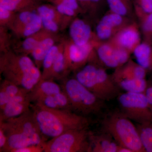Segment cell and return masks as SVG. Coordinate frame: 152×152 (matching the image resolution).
I'll return each mask as SVG.
<instances>
[{
  "mask_svg": "<svg viewBox=\"0 0 152 152\" xmlns=\"http://www.w3.org/2000/svg\"><path fill=\"white\" fill-rule=\"evenodd\" d=\"M31 108L38 127L46 138L72 130L88 129L89 125L86 117L69 110L49 108L37 103Z\"/></svg>",
  "mask_w": 152,
  "mask_h": 152,
  "instance_id": "obj_1",
  "label": "cell"
},
{
  "mask_svg": "<svg viewBox=\"0 0 152 152\" xmlns=\"http://www.w3.org/2000/svg\"><path fill=\"white\" fill-rule=\"evenodd\" d=\"M0 127L7 137V145L3 152H13L31 145H44L47 141L35 121L31 108L19 116L0 121Z\"/></svg>",
  "mask_w": 152,
  "mask_h": 152,
  "instance_id": "obj_2",
  "label": "cell"
},
{
  "mask_svg": "<svg viewBox=\"0 0 152 152\" xmlns=\"http://www.w3.org/2000/svg\"><path fill=\"white\" fill-rule=\"evenodd\" d=\"M0 71L4 79L29 92L42 78L40 69L27 55L8 50L1 56Z\"/></svg>",
  "mask_w": 152,
  "mask_h": 152,
  "instance_id": "obj_3",
  "label": "cell"
},
{
  "mask_svg": "<svg viewBox=\"0 0 152 152\" xmlns=\"http://www.w3.org/2000/svg\"><path fill=\"white\" fill-rule=\"evenodd\" d=\"M98 97L105 102L118 96L121 89L100 64L90 62L76 72L75 77Z\"/></svg>",
  "mask_w": 152,
  "mask_h": 152,
  "instance_id": "obj_4",
  "label": "cell"
},
{
  "mask_svg": "<svg viewBox=\"0 0 152 152\" xmlns=\"http://www.w3.org/2000/svg\"><path fill=\"white\" fill-rule=\"evenodd\" d=\"M102 125V132L110 135L120 146L128 148L133 152H146L137 127L121 112L107 115Z\"/></svg>",
  "mask_w": 152,
  "mask_h": 152,
  "instance_id": "obj_5",
  "label": "cell"
},
{
  "mask_svg": "<svg viewBox=\"0 0 152 152\" xmlns=\"http://www.w3.org/2000/svg\"><path fill=\"white\" fill-rule=\"evenodd\" d=\"M61 84L69 99L72 110L86 117L100 113L104 107V101L82 85L77 79H64Z\"/></svg>",
  "mask_w": 152,
  "mask_h": 152,
  "instance_id": "obj_6",
  "label": "cell"
},
{
  "mask_svg": "<svg viewBox=\"0 0 152 152\" xmlns=\"http://www.w3.org/2000/svg\"><path fill=\"white\" fill-rule=\"evenodd\" d=\"M90 134L87 129L67 131L47 141L44 152H90Z\"/></svg>",
  "mask_w": 152,
  "mask_h": 152,
  "instance_id": "obj_7",
  "label": "cell"
},
{
  "mask_svg": "<svg viewBox=\"0 0 152 152\" xmlns=\"http://www.w3.org/2000/svg\"><path fill=\"white\" fill-rule=\"evenodd\" d=\"M118 97L120 112L138 124L152 123V111L145 94L126 92Z\"/></svg>",
  "mask_w": 152,
  "mask_h": 152,
  "instance_id": "obj_8",
  "label": "cell"
},
{
  "mask_svg": "<svg viewBox=\"0 0 152 152\" xmlns=\"http://www.w3.org/2000/svg\"><path fill=\"white\" fill-rule=\"evenodd\" d=\"M98 41L80 46L72 41L65 42L64 57L66 72L70 71L77 72L92 61L96 58L95 47Z\"/></svg>",
  "mask_w": 152,
  "mask_h": 152,
  "instance_id": "obj_9",
  "label": "cell"
},
{
  "mask_svg": "<svg viewBox=\"0 0 152 152\" xmlns=\"http://www.w3.org/2000/svg\"><path fill=\"white\" fill-rule=\"evenodd\" d=\"M96 58L101 65L116 69L130 59L131 54L126 50L115 46L108 42H97L95 47Z\"/></svg>",
  "mask_w": 152,
  "mask_h": 152,
  "instance_id": "obj_10",
  "label": "cell"
},
{
  "mask_svg": "<svg viewBox=\"0 0 152 152\" xmlns=\"http://www.w3.org/2000/svg\"><path fill=\"white\" fill-rule=\"evenodd\" d=\"M131 22L129 18L110 11L101 18L96 26V37L101 42L108 41Z\"/></svg>",
  "mask_w": 152,
  "mask_h": 152,
  "instance_id": "obj_11",
  "label": "cell"
},
{
  "mask_svg": "<svg viewBox=\"0 0 152 152\" xmlns=\"http://www.w3.org/2000/svg\"><path fill=\"white\" fill-rule=\"evenodd\" d=\"M139 25L131 22L122 28L110 40L107 41L115 46L132 53L136 47L141 43Z\"/></svg>",
  "mask_w": 152,
  "mask_h": 152,
  "instance_id": "obj_12",
  "label": "cell"
},
{
  "mask_svg": "<svg viewBox=\"0 0 152 152\" xmlns=\"http://www.w3.org/2000/svg\"><path fill=\"white\" fill-rule=\"evenodd\" d=\"M29 92L16 96L6 104L2 108L0 109V121L15 118L29 110L31 109L32 103Z\"/></svg>",
  "mask_w": 152,
  "mask_h": 152,
  "instance_id": "obj_13",
  "label": "cell"
},
{
  "mask_svg": "<svg viewBox=\"0 0 152 152\" xmlns=\"http://www.w3.org/2000/svg\"><path fill=\"white\" fill-rule=\"evenodd\" d=\"M69 33L71 40L78 45H84L98 40L95 33H93L91 26L83 19L78 18L74 19L71 23Z\"/></svg>",
  "mask_w": 152,
  "mask_h": 152,
  "instance_id": "obj_14",
  "label": "cell"
},
{
  "mask_svg": "<svg viewBox=\"0 0 152 152\" xmlns=\"http://www.w3.org/2000/svg\"><path fill=\"white\" fill-rule=\"evenodd\" d=\"M148 72L130 59L126 64L115 69L111 75L114 81L124 79H145Z\"/></svg>",
  "mask_w": 152,
  "mask_h": 152,
  "instance_id": "obj_15",
  "label": "cell"
},
{
  "mask_svg": "<svg viewBox=\"0 0 152 152\" xmlns=\"http://www.w3.org/2000/svg\"><path fill=\"white\" fill-rule=\"evenodd\" d=\"M90 152H118L120 146L108 133L90 134Z\"/></svg>",
  "mask_w": 152,
  "mask_h": 152,
  "instance_id": "obj_16",
  "label": "cell"
},
{
  "mask_svg": "<svg viewBox=\"0 0 152 152\" xmlns=\"http://www.w3.org/2000/svg\"><path fill=\"white\" fill-rule=\"evenodd\" d=\"M62 91L61 86L53 80L41 79L30 92L29 95L32 102L34 103L43 98L58 94Z\"/></svg>",
  "mask_w": 152,
  "mask_h": 152,
  "instance_id": "obj_17",
  "label": "cell"
},
{
  "mask_svg": "<svg viewBox=\"0 0 152 152\" xmlns=\"http://www.w3.org/2000/svg\"><path fill=\"white\" fill-rule=\"evenodd\" d=\"M132 53L136 61L148 72H152V45L141 42Z\"/></svg>",
  "mask_w": 152,
  "mask_h": 152,
  "instance_id": "obj_18",
  "label": "cell"
},
{
  "mask_svg": "<svg viewBox=\"0 0 152 152\" xmlns=\"http://www.w3.org/2000/svg\"><path fill=\"white\" fill-rule=\"evenodd\" d=\"M27 92L29 91L4 79L0 86V109L15 97Z\"/></svg>",
  "mask_w": 152,
  "mask_h": 152,
  "instance_id": "obj_19",
  "label": "cell"
},
{
  "mask_svg": "<svg viewBox=\"0 0 152 152\" xmlns=\"http://www.w3.org/2000/svg\"><path fill=\"white\" fill-rule=\"evenodd\" d=\"M34 103L39 104L49 108L72 111L69 99L63 91L58 94L43 98Z\"/></svg>",
  "mask_w": 152,
  "mask_h": 152,
  "instance_id": "obj_20",
  "label": "cell"
},
{
  "mask_svg": "<svg viewBox=\"0 0 152 152\" xmlns=\"http://www.w3.org/2000/svg\"><path fill=\"white\" fill-rule=\"evenodd\" d=\"M44 0H0V7L16 13L36 10Z\"/></svg>",
  "mask_w": 152,
  "mask_h": 152,
  "instance_id": "obj_21",
  "label": "cell"
},
{
  "mask_svg": "<svg viewBox=\"0 0 152 152\" xmlns=\"http://www.w3.org/2000/svg\"><path fill=\"white\" fill-rule=\"evenodd\" d=\"M53 35V34L41 41L31 53L35 64L39 69L42 66L43 62L47 53L55 45L56 38Z\"/></svg>",
  "mask_w": 152,
  "mask_h": 152,
  "instance_id": "obj_22",
  "label": "cell"
},
{
  "mask_svg": "<svg viewBox=\"0 0 152 152\" xmlns=\"http://www.w3.org/2000/svg\"><path fill=\"white\" fill-rule=\"evenodd\" d=\"M110 10L130 19L135 13L134 6L132 0H105Z\"/></svg>",
  "mask_w": 152,
  "mask_h": 152,
  "instance_id": "obj_23",
  "label": "cell"
},
{
  "mask_svg": "<svg viewBox=\"0 0 152 152\" xmlns=\"http://www.w3.org/2000/svg\"><path fill=\"white\" fill-rule=\"evenodd\" d=\"M53 34H54L42 28L34 34L25 38L19 49L20 53L22 54H31L33 50L41 41Z\"/></svg>",
  "mask_w": 152,
  "mask_h": 152,
  "instance_id": "obj_24",
  "label": "cell"
},
{
  "mask_svg": "<svg viewBox=\"0 0 152 152\" xmlns=\"http://www.w3.org/2000/svg\"><path fill=\"white\" fill-rule=\"evenodd\" d=\"M121 90L126 92L145 94L148 83L145 79H124L115 81Z\"/></svg>",
  "mask_w": 152,
  "mask_h": 152,
  "instance_id": "obj_25",
  "label": "cell"
},
{
  "mask_svg": "<svg viewBox=\"0 0 152 152\" xmlns=\"http://www.w3.org/2000/svg\"><path fill=\"white\" fill-rule=\"evenodd\" d=\"M64 44L63 42L59 52L55 60L49 75V80H60L65 78L66 72L65 69L64 57Z\"/></svg>",
  "mask_w": 152,
  "mask_h": 152,
  "instance_id": "obj_26",
  "label": "cell"
},
{
  "mask_svg": "<svg viewBox=\"0 0 152 152\" xmlns=\"http://www.w3.org/2000/svg\"><path fill=\"white\" fill-rule=\"evenodd\" d=\"M134 10L140 20L144 42L152 45V12L146 14L137 10Z\"/></svg>",
  "mask_w": 152,
  "mask_h": 152,
  "instance_id": "obj_27",
  "label": "cell"
},
{
  "mask_svg": "<svg viewBox=\"0 0 152 152\" xmlns=\"http://www.w3.org/2000/svg\"><path fill=\"white\" fill-rule=\"evenodd\" d=\"M38 15L42 19L54 21L61 26L64 17L60 13L53 5L42 4L36 9Z\"/></svg>",
  "mask_w": 152,
  "mask_h": 152,
  "instance_id": "obj_28",
  "label": "cell"
},
{
  "mask_svg": "<svg viewBox=\"0 0 152 152\" xmlns=\"http://www.w3.org/2000/svg\"><path fill=\"white\" fill-rule=\"evenodd\" d=\"M39 15L36 10H29L17 13L15 20L10 28L15 31L32 21Z\"/></svg>",
  "mask_w": 152,
  "mask_h": 152,
  "instance_id": "obj_29",
  "label": "cell"
},
{
  "mask_svg": "<svg viewBox=\"0 0 152 152\" xmlns=\"http://www.w3.org/2000/svg\"><path fill=\"white\" fill-rule=\"evenodd\" d=\"M62 44L63 42H62L58 45H54L45 57L42 66L43 71L42 73L41 79L47 80L48 78L52 66Z\"/></svg>",
  "mask_w": 152,
  "mask_h": 152,
  "instance_id": "obj_30",
  "label": "cell"
},
{
  "mask_svg": "<svg viewBox=\"0 0 152 152\" xmlns=\"http://www.w3.org/2000/svg\"><path fill=\"white\" fill-rule=\"evenodd\" d=\"M146 152H152V123L138 124L137 126Z\"/></svg>",
  "mask_w": 152,
  "mask_h": 152,
  "instance_id": "obj_31",
  "label": "cell"
},
{
  "mask_svg": "<svg viewBox=\"0 0 152 152\" xmlns=\"http://www.w3.org/2000/svg\"><path fill=\"white\" fill-rule=\"evenodd\" d=\"M42 28H43L42 20L39 15L32 21L13 32V33L17 37L25 39L34 34Z\"/></svg>",
  "mask_w": 152,
  "mask_h": 152,
  "instance_id": "obj_32",
  "label": "cell"
},
{
  "mask_svg": "<svg viewBox=\"0 0 152 152\" xmlns=\"http://www.w3.org/2000/svg\"><path fill=\"white\" fill-rule=\"evenodd\" d=\"M17 13L0 7V25L2 27H10Z\"/></svg>",
  "mask_w": 152,
  "mask_h": 152,
  "instance_id": "obj_33",
  "label": "cell"
},
{
  "mask_svg": "<svg viewBox=\"0 0 152 152\" xmlns=\"http://www.w3.org/2000/svg\"><path fill=\"white\" fill-rule=\"evenodd\" d=\"M83 12H96L103 4L104 0H77Z\"/></svg>",
  "mask_w": 152,
  "mask_h": 152,
  "instance_id": "obj_34",
  "label": "cell"
},
{
  "mask_svg": "<svg viewBox=\"0 0 152 152\" xmlns=\"http://www.w3.org/2000/svg\"><path fill=\"white\" fill-rule=\"evenodd\" d=\"M134 10L144 13L152 12V0H135Z\"/></svg>",
  "mask_w": 152,
  "mask_h": 152,
  "instance_id": "obj_35",
  "label": "cell"
},
{
  "mask_svg": "<svg viewBox=\"0 0 152 152\" xmlns=\"http://www.w3.org/2000/svg\"><path fill=\"white\" fill-rule=\"evenodd\" d=\"M53 5L62 4L67 6L79 13L83 12L77 0H48Z\"/></svg>",
  "mask_w": 152,
  "mask_h": 152,
  "instance_id": "obj_36",
  "label": "cell"
},
{
  "mask_svg": "<svg viewBox=\"0 0 152 152\" xmlns=\"http://www.w3.org/2000/svg\"><path fill=\"white\" fill-rule=\"evenodd\" d=\"M58 11L64 16L68 18H73L78 14L77 12L69 7L62 4L54 6Z\"/></svg>",
  "mask_w": 152,
  "mask_h": 152,
  "instance_id": "obj_37",
  "label": "cell"
},
{
  "mask_svg": "<svg viewBox=\"0 0 152 152\" xmlns=\"http://www.w3.org/2000/svg\"><path fill=\"white\" fill-rule=\"evenodd\" d=\"M44 145H35L23 147L15 150L13 152H44Z\"/></svg>",
  "mask_w": 152,
  "mask_h": 152,
  "instance_id": "obj_38",
  "label": "cell"
},
{
  "mask_svg": "<svg viewBox=\"0 0 152 152\" xmlns=\"http://www.w3.org/2000/svg\"><path fill=\"white\" fill-rule=\"evenodd\" d=\"M7 143V136L2 128L0 127V152H3Z\"/></svg>",
  "mask_w": 152,
  "mask_h": 152,
  "instance_id": "obj_39",
  "label": "cell"
},
{
  "mask_svg": "<svg viewBox=\"0 0 152 152\" xmlns=\"http://www.w3.org/2000/svg\"><path fill=\"white\" fill-rule=\"evenodd\" d=\"M118 152H133L132 150L128 148H124V147L120 146L119 148Z\"/></svg>",
  "mask_w": 152,
  "mask_h": 152,
  "instance_id": "obj_40",
  "label": "cell"
}]
</instances>
